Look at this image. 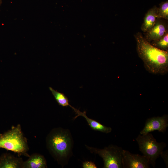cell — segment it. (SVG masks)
Instances as JSON below:
<instances>
[{
	"instance_id": "obj_18",
	"label": "cell",
	"mask_w": 168,
	"mask_h": 168,
	"mask_svg": "<svg viewBox=\"0 0 168 168\" xmlns=\"http://www.w3.org/2000/svg\"><path fill=\"white\" fill-rule=\"evenodd\" d=\"M2 3V0H0V6L1 4Z\"/></svg>"
},
{
	"instance_id": "obj_2",
	"label": "cell",
	"mask_w": 168,
	"mask_h": 168,
	"mask_svg": "<svg viewBox=\"0 0 168 168\" xmlns=\"http://www.w3.org/2000/svg\"><path fill=\"white\" fill-rule=\"evenodd\" d=\"M47 148L58 163L66 165L72 155L73 140L69 130L61 128L53 129L46 138Z\"/></svg>"
},
{
	"instance_id": "obj_14",
	"label": "cell",
	"mask_w": 168,
	"mask_h": 168,
	"mask_svg": "<svg viewBox=\"0 0 168 168\" xmlns=\"http://www.w3.org/2000/svg\"><path fill=\"white\" fill-rule=\"evenodd\" d=\"M154 46L161 50L168 51V32L160 39L150 43Z\"/></svg>"
},
{
	"instance_id": "obj_13",
	"label": "cell",
	"mask_w": 168,
	"mask_h": 168,
	"mask_svg": "<svg viewBox=\"0 0 168 168\" xmlns=\"http://www.w3.org/2000/svg\"><path fill=\"white\" fill-rule=\"evenodd\" d=\"M49 89L59 105L63 107L70 106L68 99L64 93L55 90L51 87H49Z\"/></svg>"
},
{
	"instance_id": "obj_9",
	"label": "cell",
	"mask_w": 168,
	"mask_h": 168,
	"mask_svg": "<svg viewBox=\"0 0 168 168\" xmlns=\"http://www.w3.org/2000/svg\"><path fill=\"white\" fill-rule=\"evenodd\" d=\"M23 162L22 158L10 153H4L0 156V168H22Z\"/></svg>"
},
{
	"instance_id": "obj_3",
	"label": "cell",
	"mask_w": 168,
	"mask_h": 168,
	"mask_svg": "<svg viewBox=\"0 0 168 168\" xmlns=\"http://www.w3.org/2000/svg\"><path fill=\"white\" fill-rule=\"evenodd\" d=\"M0 148L16 153L18 156H30L28 153L29 147L27 139L20 124L13 126L10 129L0 134Z\"/></svg>"
},
{
	"instance_id": "obj_8",
	"label": "cell",
	"mask_w": 168,
	"mask_h": 168,
	"mask_svg": "<svg viewBox=\"0 0 168 168\" xmlns=\"http://www.w3.org/2000/svg\"><path fill=\"white\" fill-rule=\"evenodd\" d=\"M168 32L167 26L161 18H157L153 26L148 31L145 33V39L150 43L161 39Z\"/></svg>"
},
{
	"instance_id": "obj_5",
	"label": "cell",
	"mask_w": 168,
	"mask_h": 168,
	"mask_svg": "<svg viewBox=\"0 0 168 168\" xmlns=\"http://www.w3.org/2000/svg\"><path fill=\"white\" fill-rule=\"evenodd\" d=\"M90 152L98 154L103 159L104 168H123L122 148L110 145L100 149L85 145Z\"/></svg>"
},
{
	"instance_id": "obj_1",
	"label": "cell",
	"mask_w": 168,
	"mask_h": 168,
	"mask_svg": "<svg viewBox=\"0 0 168 168\" xmlns=\"http://www.w3.org/2000/svg\"><path fill=\"white\" fill-rule=\"evenodd\" d=\"M136 50L143 61L145 68L149 72L165 74L168 71V52L152 45L140 32L135 34Z\"/></svg>"
},
{
	"instance_id": "obj_7",
	"label": "cell",
	"mask_w": 168,
	"mask_h": 168,
	"mask_svg": "<svg viewBox=\"0 0 168 168\" xmlns=\"http://www.w3.org/2000/svg\"><path fill=\"white\" fill-rule=\"evenodd\" d=\"M168 126V115L151 117L147 119L145 126L140 131V134L145 135L155 130L164 133Z\"/></svg>"
},
{
	"instance_id": "obj_10",
	"label": "cell",
	"mask_w": 168,
	"mask_h": 168,
	"mask_svg": "<svg viewBox=\"0 0 168 168\" xmlns=\"http://www.w3.org/2000/svg\"><path fill=\"white\" fill-rule=\"evenodd\" d=\"M70 107L77 114L74 119H76L79 116H82L85 119L89 125L93 130L106 133H109L111 131V128L106 126L99 122L88 118L86 115V111L82 112L79 110L75 108L71 105Z\"/></svg>"
},
{
	"instance_id": "obj_4",
	"label": "cell",
	"mask_w": 168,
	"mask_h": 168,
	"mask_svg": "<svg viewBox=\"0 0 168 168\" xmlns=\"http://www.w3.org/2000/svg\"><path fill=\"white\" fill-rule=\"evenodd\" d=\"M136 140L143 155L148 160L150 164L155 167L156 161L166 147V144L164 142H157L150 133L145 135L139 134Z\"/></svg>"
},
{
	"instance_id": "obj_16",
	"label": "cell",
	"mask_w": 168,
	"mask_h": 168,
	"mask_svg": "<svg viewBox=\"0 0 168 168\" xmlns=\"http://www.w3.org/2000/svg\"><path fill=\"white\" fill-rule=\"evenodd\" d=\"M82 167L83 168H96L97 166L94 162L91 161H86L83 162Z\"/></svg>"
},
{
	"instance_id": "obj_12",
	"label": "cell",
	"mask_w": 168,
	"mask_h": 168,
	"mask_svg": "<svg viewBox=\"0 0 168 168\" xmlns=\"http://www.w3.org/2000/svg\"><path fill=\"white\" fill-rule=\"evenodd\" d=\"M158 7L156 5L149 9L145 14L141 29L145 33L153 26L157 19Z\"/></svg>"
},
{
	"instance_id": "obj_11",
	"label": "cell",
	"mask_w": 168,
	"mask_h": 168,
	"mask_svg": "<svg viewBox=\"0 0 168 168\" xmlns=\"http://www.w3.org/2000/svg\"><path fill=\"white\" fill-rule=\"evenodd\" d=\"M47 167L46 160L41 154L35 153L29 157L26 161H23L22 168H45Z\"/></svg>"
},
{
	"instance_id": "obj_6",
	"label": "cell",
	"mask_w": 168,
	"mask_h": 168,
	"mask_svg": "<svg viewBox=\"0 0 168 168\" xmlns=\"http://www.w3.org/2000/svg\"><path fill=\"white\" fill-rule=\"evenodd\" d=\"M122 165L123 168H148L150 163L148 160L143 155L131 153L123 150Z\"/></svg>"
},
{
	"instance_id": "obj_17",
	"label": "cell",
	"mask_w": 168,
	"mask_h": 168,
	"mask_svg": "<svg viewBox=\"0 0 168 168\" xmlns=\"http://www.w3.org/2000/svg\"><path fill=\"white\" fill-rule=\"evenodd\" d=\"M167 150L165 152H161L160 155L162 156V158L164 160V161L165 162V164L166 165V166H168V160H167V159H168V154H167Z\"/></svg>"
},
{
	"instance_id": "obj_15",
	"label": "cell",
	"mask_w": 168,
	"mask_h": 168,
	"mask_svg": "<svg viewBox=\"0 0 168 168\" xmlns=\"http://www.w3.org/2000/svg\"><path fill=\"white\" fill-rule=\"evenodd\" d=\"M157 18L168 19V1L162 2L158 7Z\"/></svg>"
}]
</instances>
